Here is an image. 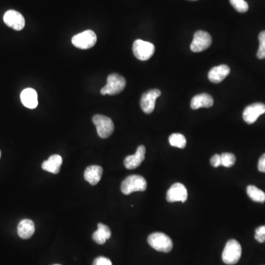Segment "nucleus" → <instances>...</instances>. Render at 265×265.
<instances>
[{
	"instance_id": "1",
	"label": "nucleus",
	"mask_w": 265,
	"mask_h": 265,
	"mask_svg": "<svg viewBox=\"0 0 265 265\" xmlns=\"http://www.w3.org/2000/svg\"><path fill=\"white\" fill-rule=\"evenodd\" d=\"M146 180L141 175H133L127 177L121 185V191L125 195H131L134 192H144L146 190Z\"/></svg>"
},
{
	"instance_id": "2",
	"label": "nucleus",
	"mask_w": 265,
	"mask_h": 265,
	"mask_svg": "<svg viewBox=\"0 0 265 265\" xmlns=\"http://www.w3.org/2000/svg\"><path fill=\"white\" fill-rule=\"evenodd\" d=\"M126 86V80L119 74L113 73L108 75L107 84L101 89L102 95H116L121 93Z\"/></svg>"
},
{
	"instance_id": "3",
	"label": "nucleus",
	"mask_w": 265,
	"mask_h": 265,
	"mask_svg": "<svg viewBox=\"0 0 265 265\" xmlns=\"http://www.w3.org/2000/svg\"><path fill=\"white\" fill-rule=\"evenodd\" d=\"M242 256V247L235 239L228 241L223 252H222V261L225 264L234 265L238 263Z\"/></svg>"
},
{
	"instance_id": "4",
	"label": "nucleus",
	"mask_w": 265,
	"mask_h": 265,
	"mask_svg": "<svg viewBox=\"0 0 265 265\" xmlns=\"http://www.w3.org/2000/svg\"><path fill=\"white\" fill-rule=\"evenodd\" d=\"M148 244L154 249L160 252L169 253L172 251L173 244L172 239L167 235L160 232L151 234L148 238Z\"/></svg>"
},
{
	"instance_id": "5",
	"label": "nucleus",
	"mask_w": 265,
	"mask_h": 265,
	"mask_svg": "<svg viewBox=\"0 0 265 265\" xmlns=\"http://www.w3.org/2000/svg\"><path fill=\"white\" fill-rule=\"evenodd\" d=\"M92 121L96 126L98 136L102 139L108 138L114 131L113 121L107 116L97 114L93 116Z\"/></svg>"
},
{
	"instance_id": "6",
	"label": "nucleus",
	"mask_w": 265,
	"mask_h": 265,
	"mask_svg": "<svg viewBox=\"0 0 265 265\" xmlns=\"http://www.w3.org/2000/svg\"><path fill=\"white\" fill-rule=\"evenodd\" d=\"M97 40L98 39L95 32L88 30L74 36L72 39V43L77 48L88 50L96 45Z\"/></svg>"
},
{
	"instance_id": "7",
	"label": "nucleus",
	"mask_w": 265,
	"mask_h": 265,
	"mask_svg": "<svg viewBox=\"0 0 265 265\" xmlns=\"http://www.w3.org/2000/svg\"><path fill=\"white\" fill-rule=\"evenodd\" d=\"M133 53L136 58L145 61L154 55L155 46L151 42L137 39L133 42Z\"/></svg>"
},
{
	"instance_id": "8",
	"label": "nucleus",
	"mask_w": 265,
	"mask_h": 265,
	"mask_svg": "<svg viewBox=\"0 0 265 265\" xmlns=\"http://www.w3.org/2000/svg\"><path fill=\"white\" fill-rule=\"evenodd\" d=\"M212 44L211 35L206 31L198 30L194 35L190 49L194 53H201L210 48Z\"/></svg>"
},
{
	"instance_id": "9",
	"label": "nucleus",
	"mask_w": 265,
	"mask_h": 265,
	"mask_svg": "<svg viewBox=\"0 0 265 265\" xmlns=\"http://www.w3.org/2000/svg\"><path fill=\"white\" fill-rule=\"evenodd\" d=\"M161 92L159 89H151L148 92H145L141 98L140 105L142 110L145 113H153L155 109L156 101L157 98L160 96Z\"/></svg>"
},
{
	"instance_id": "10",
	"label": "nucleus",
	"mask_w": 265,
	"mask_h": 265,
	"mask_svg": "<svg viewBox=\"0 0 265 265\" xmlns=\"http://www.w3.org/2000/svg\"><path fill=\"white\" fill-rule=\"evenodd\" d=\"M3 20L7 26L18 31L22 30L25 26V18L19 12L14 10H7L4 13Z\"/></svg>"
},
{
	"instance_id": "11",
	"label": "nucleus",
	"mask_w": 265,
	"mask_h": 265,
	"mask_svg": "<svg viewBox=\"0 0 265 265\" xmlns=\"http://www.w3.org/2000/svg\"><path fill=\"white\" fill-rule=\"evenodd\" d=\"M188 198L187 189L184 184L175 183L169 188L166 193V201L169 203L186 202Z\"/></svg>"
},
{
	"instance_id": "12",
	"label": "nucleus",
	"mask_w": 265,
	"mask_h": 265,
	"mask_svg": "<svg viewBox=\"0 0 265 265\" xmlns=\"http://www.w3.org/2000/svg\"><path fill=\"white\" fill-rule=\"evenodd\" d=\"M265 113V105L261 103L247 106L243 111V119L248 124H253L262 114Z\"/></svg>"
},
{
	"instance_id": "13",
	"label": "nucleus",
	"mask_w": 265,
	"mask_h": 265,
	"mask_svg": "<svg viewBox=\"0 0 265 265\" xmlns=\"http://www.w3.org/2000/svg\"><path fill=\"white\" fill-rule=\"evenodd\" d=\"M146 148L144 145H140L137 148L136 154L133 156H128L124 160V165L128 169H134L140 166L145 158Z\"/></svg>"
},
{
	"instance_id": "14",
	"label": "nucleus",
	"mask_w": 265,
	"mask_h": 265,
	"mask_svg": "<svg viewBox=\"0 0 265 265\" xmlns=\"http://www.w3.org/2000/svg\"><path fill=\"white\" fill-rule=\"evenodd\" d=\"M231 69L225 64L219 65L212 68L208 74L209 80L213 83H219L230 74Z\"/></svg>"
},
{
	"instance_id": "15",
	"label": "nucleus",
	"mask_w": 265,
	"mask_h": 265,
	"mask_svg": "<svg viewBox=\"0 0 265 265\" xmlns=\"http://www.w3.org/2000/svg\"><path fill=\"white\" fill-rule=\"evenodd\" d=\"M104 169L101 166L92 165L88 166L84 172V178L91 185L98 184L101 180Z\"/></svg>"
},
{
	"instance_id": "16",
	"label": "nucleus",
	"mask_w": 265,
	"mask_h": 265,
	"mask_svg": "<svg viewBox=\"0 0 265 265\" xmlns=\"http://www.w3.org/2000/svg\"><path fill=\"white\" fill-rule=\"evenodd\" d=\"M20 98L22 104L27 108H36L39 104L37 92L31 88L24 89L21 93Z\"/></svg>"
},
{
	"instance_id": "17",
	"label": "nucleus",
	"mask_w": 265,
	"mask_h": 265,
	"mask_svg": "<svg viewBox=\"0 0 265 265\" xmlns=\"http://www.w3.org/2000/svg\"><path fill=\"white\" fill-rule=\"evenodd\" d=\"M63 159L59 155H53L47 160L42 163V167L44 170L51 172L53 174H57L60 172Z\"/></svg>"
},
{
	"instance_id": "18",
	"label": "nucleus",
	"mask_w": 265,
	"mask_h": 265,
	"mask_svg": "<svg viewBox=\"0 0 265 265\" xmlns=\"http://www.w3.org/2000/svg\"><path fill=\"white\" fill-rule=\"evenodd\" d=\"M213 100L211 95L207 93L200 94L194 97L191 101V107L194 110L201 107H210L213 106Z\"/></svg>"
},
{
	"instance_id": "19",
	"label": "nucleus",
	"mask_w": 265,
	"mask_h": 265,
	"mask_svg": "<svg viewBox=\"0 0 265 265\" xmlns=\"http://www.w3.org/2000/svg\"><path fill=\"white\" fill-rule=\"evenodd\" d=\"M18 234L22 239H30L35 233V224L29 219H22L17 228Z\"/></svg>"
},
{
	"instance_id": "20",
	"label": "nucleus",
	"mask_w": 265,
	"mask_h": 265,
	"mask_svg": "<svg viewBox=\"0 0 265 265\" xmlns=\"http://www.w3.org/2000/svg\"><path fill=\"white\" fill-rule=\"evenodd\" d=\"M247 193L252 201L255 202L265 203V193L261 189L255 186H248L247 187Z\"/></svg>"
},
{
	"instance_id": "21",
	"label": "nucleus",
	"mask_w": 265,
	"mask_h": 265,
	"mask_svg": "<svg viewBox=\"0 0 265 265\" xmlns=\"http://www.w3.org/2000/svg\"><path fill=\"white\" fill-rule=\"evenodd\" d=\"M169 142L171 146L184 149L186 145V139L181 133H172L169 137Z\"/></svg>"
},
{
	"instance_id": "22",
	"label": "nucleus",
	"mask_w": 265,
	"mask_h": 265,
	"mask_svg": "<svg viewBox=\"0 0 265 265\" xmlns=\"http://www.w3.org/2000/svg\"><path fill=\"white\" fill-rule=\"evenodd\" d=\"M231 5L239 13H245L248 11L249 6L245 0H229Z\"/></svg>"
},
{
	"instance_id": "23",
	"label": "nucleus",
	"mask_w": 265,
	"mask_h": 265,
	"mask_svg": "<svg viewBox=\"0 0 265 265\" xmlns=\"http://www.w3.org/2000/svg\"><path fill=\"white\" fill-rule=\"evenodd\" d=\"M220 156L222 166H225V167H231L235 163L236 157L234 154L224 153Z\"/></svg>"
},
{
	"instance_id": "24",
	"label": "nucleus",
	"mask_w": 265,
	"mask_h": 265,
	"mask_svg": "<svg viewBox=\"0 0 265 265\" xmlns=\"http://www.w3.org/2000/svg\"><path fill=\"white\" fill-rule=\"evenodd\" d=\"M260 48L257 52V57L260 59L265 58V31H263L259 35Z\"/></svg>"
},
{
	"instance_id": "25",
	"label": "nucleus",
	"mask_w": 265,
	"mask_h": 265,
	"mask_svg": "<svg viewBox=\"0 0 265 265\" xmlns=\"http://www.w3.org/2000/svg\"><path fill=\"white\" fill-rule=\"evenodd\" d=\"M98 231H99L103 236H104L106 239L110 238V237H111V231H110V228H109L107 225H104V224L103 223H98Z\"/></svg>"
},
{
	"instance_id": "26",
	"label": "nucleus",
	"mask_w": 265,
	"mask_h": 265,
	"mask_svg": "<svg viewBox=\"0 0 265 265\" xmlns=\"http://www.w3.org/2000/svg\"><path fill=\"white\" fill-rule=\"evenodd\" d=\"M255 239L260 243L265 242V225L259 227L256 229Z\"/></svg>"
},
{
	"instance_id": "27",
	"label": "nucleus",
	"mask_w": 265,
	"mask_h": 265,
	"mask_svg": "<svg viewBox=\"0 0 265 265\" xmlns=\"http://www.w3.org/2000/svg\"><path fill=\"white\" fill-rule=\"evenodd\" d=\"M92 238L95 240V242H96L99 245H104V243H106V240H107L98 230L94 233Z\"/></svg>"
},
{
	"instance_id": "28",
	"label": "nucleus",
	"mask_w": 265,
	"mask_h": 265,
	"mask_svg": "<svg viewBox=\"0 0 265 265\" xmlns=\"http://www.w3.org/2000/svg\"><path fill=\"white\" fill-rule=\"evenodd\" d=\"M93 265H112L111 262L106 257H100L95 259Z\"/></svg>"
},
{
	"instance_id": "29",
	"label": "nucleus",
	"mask_w": 265,
	"mask_h": 265,
	"mask_svg": "<svg viewBox=\"0 0 265 265\" xmlns=\"http://www.w3.org/2000/svg\"><path fill=\"white\" fill-rule=\"evenodd\" d=\"M211 164L213 167H218L222 165V160H221V156L216 154L211 159Z\"/></svg>"
},
{
	"instance_id": "30",
	"label": "nucleus",
	"mask_w": 265,
	"mask_h": 265,
	"mask_svg": "<svg viewBox=\"0 0 265 265\" xmlns=\"http://www.w3.org/2000/svg\"><path fill=\"white\" fill-rule=\"evenodd\" d=\"M258 169L262 172H265V154L262 156L258 163Z\"/></svg>"
},
{
	"instance_id": "31",
	"label": "nucleus",
	"mask_w": 265,
	"mask_h": 265,
	"mask_svg": "<svg viewBox=\"0 0 265 265\" xmlns=\"http://www.w3.org/2000/svg\"><path fill=\"white\" fill-rule=\"evenodd\" d=\"M0 158H1V151H0Z\"/></svg>"
},
{
	"instance_id": "32",
	"label": "nucleus",
	"mask_w": 265,
	"mask_h": 265,
	"mask_svg": "<svg viewBox=\"0 0 265 265\" xmlns=\"http://www.w3.org/2000/svg\"></svg>"
}]
</instances>
